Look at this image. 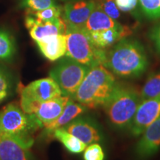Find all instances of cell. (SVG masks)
Here are the masks:
<instances>
[{
	"label": "cell",
	"instance_id": "cell-1",
	"mask_svg": "<svg viewBox=\"0 0 160 160\" xmlns=\"http://www.w3.org/2000/svg\"><path fill=\"white\" fill-rule=\"evenodd\" d=\"M102 65L114 76L132 79L145 73L149 61L142 44L136 39L126 37L106 51Z\"/></svg>",
	"mask_w": 160,
	"mask_h": 160
},
{
	"label": "cell",
	"instance_id": "cell-2",
	"mask_svg": "<svg viewBox=\"0 0 160 160\" xmlns=\"http://www.w3.org/2000/svg\"><path fill=\"white\" fill-rule=\"evenodd\" d=\"M142 102L140 91L131 84L117 82L114 89L103 105L108 122L117 131H129Z\"/></svg>",
	"mask_w": 160,
	"mask_h": 160
},
{
	"label": "cell",
	"instance_id": "cell-3",
	"mask_svg": "<svg viewBox=\"0 0 160 160\" xmlns=\"http://www.w3.org/2000/svg\"><path fill=\"white\" fill-rule=\"evenodd\" d=\"M115 76L103 65L91 68L71 98L88 108L103 106L114 89Z\"/></svg>",
	"mask_w": 160,
	"mask_h": 160
},
{
	"label": "cell",
	"instance_id": "cell-4",
	"mask_svg": "<svg viewBox=\"0 0 160 160\" xmlns=\"http://www.w3.org/2000/svg\"><path fill=\"white\" fill-rule=\"evenodd\" d=\"M34 114H28L16 103H10L0 111V133L9 136L31 148L34 134L42 128Z\"/></svg>",
	"mask_w": 160,
	"mask_h": 160
},
{
	"label": "cell",
	"instance_id": "cell-5",
	"mask_svg": "<svg viewBox=\"0 0 160 160\" xmlns=\"http://www.w3.org/2000/svg\"><path fill=\"white\" fill-rule=\"evenodd\" d=\"M66 57L91 68L102 65L105 59V49L97 48L84 28L67 27Z\"/></svg>",
	"mask_w": 160,
	"mask_h": 160
},
{
	"label": "cell",
	"instance_id": "cell-6",
	"mask_svg": "<svg viewBox=\"0 0 160 160\" xmlns=\"http://www.w3.org/2000/svg\"><path fill=\"white\" fill-rule=\"evenodd\" d=\"M20 108L28 114H34L39 104L62 96L57 83L49 78L35 80L20 88Z\"/></svg>",
	"mask_w": 160,
	"mask_h": 160
},
{
	"label": "cell",
	"instance_id": "cell-7",
	"mask_svg": "<svg viewBox=\"0 0 160 160\" xmlns=\"http://www.w3.org/2000/svg\"><path fill=\"white\" fill-rule=\"evenodd\" d=\"M89 70L90 68L66 57L51 70L49 76L59 86L63 96L72 97Z\"/></svg>",
	"mask_w": 160,
	"mask_h": 160
},
{
	"label": "cell",
	"instance_id": "cell-8",
	"mask_svg": "<svg viewBox=\"0 0 160 160\" xmlns=\"http://www.w3.org/2000/svg\"><path fill=\"white\" fill-rule=\"evenodd\" d=\"M134 148L138 160H148L160 150V115L146 128Z\"/></svg>",
	"mask_w": 160,
	"mask_h": 160
},
{
	"label": "cell",
	"instance_id": "cell-9",
	"mask_svg": "<svg viewBox=\"0 0 160 160\" xmlns=\"http://www.w3.org/2000/svg\"><path fill=\"white\" fill-rule=\"evenodd\" d=\"M87 145L98 143L104 139L100 126L94 119L88 117H78L64 127Z\"/></svg>",
	"mask_w": 160,
	"mask_h": 160
},
{
	"label": "cell",
	"instance_id": "cell-10",
	"mask_svg": "<svg viewBox=\"0 0 160 160\" xmlns=\"http://www.w3.org/2000/svg\"><path fill=\"white\" fill-rule=\"evenodd\" d=\"M25 26L32 39L35 42L57 34H65L67 25L61 17L48 21H41L28 14L25 19Z\"/></svg>",
	"mask_w": 160,
	"mask_h": 160
},
{
	"label": "cell",
	"instance_id": "cell-11",
	"mask_svg": "<svg viewBox=\"0 0 160 160\" xmlns=\"http://www.w3.org/2000/svg\"><path fill=\"white\" fill-rule=\"evenodd\" d=\"M160 115V93L142 102L129 129L133 137H139L146 128Z\"/></svg>",
	"mask_w": 160,
	"mask_h": 160
},
{
	"label": "cell",
	"instance_id": "cell-12",
	"mask_svg": "<svg viewBox=\"0 0 160 160\" xmlns=\"http://www.w3.org/2000/svg\"><path fill=\"white\" fill-rule=\"evenodd\" d=\"M95 7V0H77L66 4L64 20L67 27L84 28Z\"/></svg>",
	"mask_w": 160,
	"mask_h": 160
},
{
	"label": "cell",
	"instance_id": "cell-13",
	"mask_svg": "<svg viewBox=\"0 0 160 160\" xmlns=\"http://www.w3.org/2000/svg\"><path fill=\"white\" fill-rule=\"evenodd\" d=\"M70 98L62 95L40 103L34 115L43 127L51 123L62 114Z\"/></svg>",
	"mask_w": 160,
	"mask_h": 160
},
{
	"label": "cell",
	"instance_id": "cell-14",
	"mask_svg": "<svg viewBox=\"0 0 160 160\" xmlns=\"http://www.w3.org/2000/svg\"><path fill=\"white\" fill-rule=\"evenodd\" d=\"M0 160H33L29 148L9 136L0 133Z\"/></svg>",
	"mask_w": 160,
	"mask_h": 160
},
{
	"label": "cell",
	"instance_id": "cell-15",
	"mask_svg": "<svg viewBox=\"0 0 160 160\" xmlns=\"http://www.w3.org/2000/svg\"><path fill=\"white\" fill-rule=\"evenodd\" d=\"M36 42L44 57L50 61H57L66 55L67 38L65 34L51 36Z\"/></svg>",
	"mask_w": 160,
	"mask_h": 160
},
{
	"label": "cell",
	"instance_id": "cell-16",
	"mask_svg": "<svg viewBox=\"0 0 160 160\" xmlns=\"http://www.w3.org/2000/svg\"><path fill=\"white\" fill-rule=\"evenodd\" d=\"M88 33L91 41L97 48L105 49L114 45L121 39L131 35V30L127 26H123L121 28H111Z\"/></svg>",
	"mask_w": 160,
	"mask_h": 160
},
{
	"label": "cell",
	"instance_id": "cell-17",
	"mask_svg": "<svg viewBox=\"0 0 160 160\" xmlns=\"http://www.w3.org/2000/svg\"><path fill=\"white\" fill-rule=\"evenodd\" d=\"M87 109L88 108L79 102H76L74 99L71 97L62 114L54 121L44 127L45 128L46 133L52 134V133L56 129L64 128L76 118L85 113Z\"/></svg>",
	"mask_w": 160,
	"mask_h": 160
},
{
	"label": "cell",
	"instance_id": "cell-18",
	"mask_svg": "<svg viewBox=\"0 0 160 160\" xmlns=\"http://www.w3.org/2000/svg\"><path fill=\"white\" fill-rule=\"evenodd\" d=\"M122 27L123 25L112 19L96 6L86 22L84 29L87 32H94L111 28H121Z\"/></svg>",
	"mask_w": 160,
	"mask_h": 160
},
{
	"label": "cell",
	"instance_id": "cell-19",
	"mask_svg": "<svg viewBox=\"0 0 160 160\" xmlns=\"http://www.w3.org/2000/svg\"><path fill=\"white\" fill-rule=\"evenodd\" d=\"M55 139L61 142L65 146V148L72 153H79L85 151L87 145L82 142L68 131H67L64 128L56 129L52 133Z\"/></svg>",
	"mask_w": 160,
	"mask_h": 160
},
{
	"label": "cell",
	"instance_id": "cell-20",
	"mask_svg": "<svg viewBox=\"0 0 160 160\" xmlns=\"http://www.w3.org/2000/svg\"><path fill=\"white\" fill-rule=\"evenodd\" d=\"M141 98L142 102L151 99L160 93V70L153 72L148 78L144 84L141 91Z\"/></svg>",
	"mask_w": 160,
	"mask_h": 160
},
{
	"label": "cell",
	"instance_id": "cell-21",
	"mask_svg": "<svg viewBox=\"0 0 160 160\" xmlns=\"http://www.w3.org/2000/svg\"><path fill=\"white\" fill-rule=\"evenodd\" d=\"M16 52L15 42L8 31L0 30V59L9 61Z\"/></svg>",
	"mask_w": 160,
	"mask_h": 160
},
{
	"label": "cell",
	"instance_id": "cell-22",
	"mask_svg": "<svg viewBox=\"0 0 160 160\" xmlns=\"http://www.w3.org/2000/svg\"><path fill=\"white\" fill-rule=\"evenodd\" d=\"M62 11V9L60 6L55 5L53 7L48 8L41 11H32V10L28 9V14H30L37 19L41 20V21H48V20H51L57 18L61 17Z\"/></svg>",
	"mask_w": 160,
	"mask_h": 160
},
{
	"label": "cell",
	"instance_id": "cell-23",
	"mask_svg": "<svg viewBox=\"0 0 160 160\" xmlns=\"http://www.w3.org/2000/svg\"><path fill=\"white\" fill-rule=\"evenodd\" d=\"M145 14L151 19L160 18V0H139Z\"/></svg>",
	"mask_w": 160,
	"mask_h": 160
},
{
	"label": "cell",
	"instance_id": "cell-24",
	"mask_svg": "<svg viewBox=\"0 0 160 160\" xmlns=\"http://www.w3.org/2000/svg\"><path fill=\"white\" fill-rule=\"evenodd\" d=\"M96 6L113 19L116 20L120 17L119 9L115 0H96Z\"/></svg>",
	"mask_w": 160,
	"mask_h": 160
},
{
	"label": "cell",
	"instance_id": "cell-25",
	"mask_svg": "<svg viewBox=\"0 0 160 160\" xmlns=\"http://www.w3.org/2000/svg\"><path fill=\"white\" fill-rule=\"evenodd\" d=\"M21 5L32 11H41L57 5L56 0H21Z\"/></svg>",
	"mask_w": 160,
	"mask_h": 160
},
{
	"label": "cell",
	"instance_id": "cell-26",
	"mask_svg": "<svg viewBox=\"0 0 160 160\" xmlns=\"http://www.w3.org/2000/svg\"><path fill=\"white\" fill-rule=\"evenodd\" d=\"M84 160H104L105 153L99 143H93L86 147L83 154Z\"/></svg>",
	"mask_w": 160,
	"mask_h": 160
},
{
	"label": "cell",
	"instance_id": "cell-27",
	"mask_svg": "<svg viewBox=\"0 0 160 160\" xmlns=\"http://www.w3.org/2000/svg\"><path fill=\"white\" fill-rule=\"evenodd\" d=\"M118 8L123 12H131L137 7L139 0H115Z\"/></svg>",
	"mask_w": 160,
	"mask_h": 160
},
{
	"label": "cell",
	"instance_id": "cell-28",
	"mask_svg": "<svg viewBox=\"0 0 160 160\" xmlns=\"http://www.w3.org/2000/svg\"><path fill=\"white\" fill-rule=\"evenodd\" d=\"M9 89V81L5 73L0 69V99L3 100L8 96Z\"/></svg>",
	"mask_w": 160,
	"mask_h": 160
},
{
	"label": "cell",
	"instance_id": "cell-29",
	"mask_svg": "<svg viewBox=\"0 0 160 160\" xmlns=\"http://www.w3.org/2000/svg\"><path fill=\"white\" fill-rule=\"evenodd\" d=\"M149 37L154 45L156 51L160 54V22L152 28L149 33Z\"/></svg>",
	"mask_w": 160,
	"mask_h": 160
},
{
	"label": "cell",
	"instance_id": "cell-30",
	"mask_svg": "<svg viewBox=\"0 0 160 160\" xmlns=\"http://www.w3.org/2000/svg\"><path fill=\"white\" fill-rule=\"evenodd\" d=\"M2 100L1 99H0V102H2Z\"/></svg>",
	"mask_w": 160,
	"mask_h": 160
}]
</instances>
